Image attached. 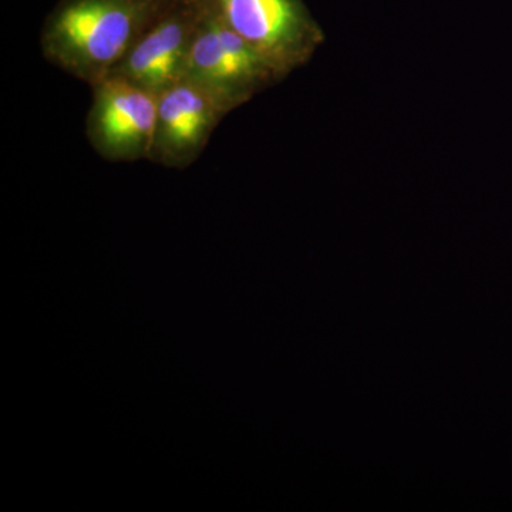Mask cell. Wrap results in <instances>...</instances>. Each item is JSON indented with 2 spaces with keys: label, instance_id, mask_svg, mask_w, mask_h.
I'll list each match as a JSON object with an SVG mask.
<instances>
[{
  "label": "cell",
  "instance_id": "1",
  "mask_svg": "<svg viewBox=\"0 0 512 512\" xmlns=\"http://www.w3.org/2000/svg\"><path fill=\"white\" fill-rule=\"evenodd\" d=\"M177 0H59L40 30L47 62L93 86Z\"/></svg>",
  "mask_w": 512,
  "mask_h": 512
},
{
  "label": "cell",
  "instance_id": "2",
  "mask_svg": "<svg viewBox=\"0 0 512 512\" xmlns=\"http://www.w3.org/2000/svg\"><path fill=\"white\" fill-rule=\"evenodd\" d=\"M286 79L311 62L325 32L305 0H202Z\"/></svg>",
  "mask_w": 512,
  "mask_h": 512
},
{
  "label": "cell",
  "instance_id": "3",
  "mask_svg": "<svg viewBox=\"0 0 512 512\" xmlns=\"http://www.w3.org/2000/svg\"><path fill=\"white\" fill-rule=\"evenodd\" d=\"M202 8L183 79L200 84L229 113L284 80L247 40L205 8L204 2Z\"/></svg>",
  "mask_w": 512,
  "mask_h": 512
},
{
  "label": "cell",
  "instance_id": "4",
  "mask_svg": "<svg viewBox=\"0 0 512 512\" xmlns=\"http://www.w3.org/2000/svg\"><path fill=\"white\" fill-rule=\"evenodd\" d=\"M86 117L90 146L110 163L150 161L157 121V96L137 84L109 76L93 84Z\"/></svg>",
  "mask_w": 512,
  "mask_h": 512
},
{
  "label": "cell",
  "instance_id": "5",
  "mask_svg": "<svg viewBox=\"0 0 512 512\" xmlns=\"http://www.w3.org/2000/svg\"><path fill=\"white\" fill-rule=\"evenodd\" d=\"M229 114L217 97L188 79L157 96V121L150 163L184 170L200 158Z\"/></svg>",
  "mask_w": 512,
  "mask_h": 512
},
{
  "label": "cell",
  "instance_id": "6",
  "mask_svg": "<svg viewBox=\"0 0 512 512\" xmlns=\"http://www.w3.org/2000/svg\"><path fill=\"white\" fill-rule=\"evenodd\" d=\"M202 13L201 0H177L144 32L110 76L126 79L156 96L180 82Z\"/></svg>",
  "mask_w": 512,
  "mask_h": 512
}]
</instances>
